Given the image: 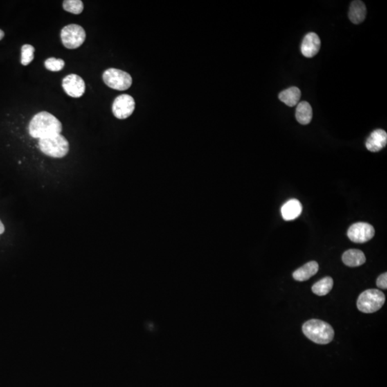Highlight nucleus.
<instances>
[{
  "instance_id": "1",
  "label": "nucleus",
  "mask_w": 387,
  "mask_h": 387,
  "mask_svg": "<svg viewBox=\"0 0 387 387\" xmlns=\"http://www.w3.org/2000/svg\"><path fill=\"white\" fill-rule=\"evenodd\" d=\"M62 124L51 113L42 111L32 118L29 125V133L32 138H46L60 134Z\"/></svg>"
},
{
  "instance_id": "20",
  "label": "nucleus",
  "mask_w": 387,
  "mask_h": 387,
  "mask_svg": "<svg viewBox=\"0 0 387 387\" xmlns=\"http://www.w3.org/2000/svg\"><path fill=\"white\" fill-rule=\"evenodd\" d=\"M35 48L31 45H24L21 49V64L23 66H28L33 60Z\"/></svg>"
},
{
  "instance_id": "21",
  "label": "nucleus",
  "mask_w": 387,
  "mask_h": 387,
  "mask_svg": "<svg viewBox=\"0 0 387 387\" xmlns=\"http://www.w3.org/2000/svg\"><path fill=\"white\" fill-rule=\"evenodd\" d=\"M45 66L50 71H60L65 67V61L62 59L50 57V58L47 59L46 62H45Z\"/></svg>"
},
{
  "instance_id": "13",
  "label": "nucleus",
  "mask_w": 387,
  "mask_h": 387,
  "mask_svg": "<svg viewBox=\"0 0 387 387\" xmlns=\"http://www.w3.org/2000/svg\"><path fill=\"white\" fill-rule=\"evenodd\" d=\"M319 269V266L316 261H311L298 268L293 273V277L297 281H307L311 277L316 274Z\"/></svg>"
},
{
  "instance_id": "7",
  "label": "nucleus",
  "mask_w": 387,
  "mask_h": 387,
  "mask_svg": "<svg viewBox=\"0 0 387 387\" xmlns=\"http://www.w3.org/2000/svg\"><path fill=\"white\" fill-rule=\"evenodd\" d=\"M135 106L136 104L132 96L128 94L120 95L113 101V115L118 119H126L134 112Z\"/></svg>"
},
{
  "instance_id": "19",
  "label": "nucleus",
  "mask_w": 387,
  "mask_h": 387,
  "mask_svg": "<svg viewBox=\"0 0 387 387\" xmlns=\"http://www.w3.org/2000/svg\"><path fill=\"white\" fill-rule=\"evenodd\" d=\"M64 9L66 12L79 14L84 10V3L80 0H66L64 2Z\"/></svg>"
},
{
  "instance_id": "10",
  "label": "nucleus",
  "mask_w": 387,
  "mask_h": 387,
  "mask_svg": "<svg viewBox=\"0 0 387 387\" xmlns=\"http://www.w3.org/2000/svg\"><path fill=\"white\" fill-rule=\"evenodd\" d=\"M320 39L318 35L314 32H309L303 38L302 42L301 53L305 57H313L319 52Z\"/></svg>"
},
{
  "instance_id": "5",
  "label": "nucleus",
  "mask_w": 387,
  "mask_h": 387,
  "mask_svg": "<svg viewBox=\"0 0 387 387\" xmlns=\"http://www.w3.org/2000/svg\"><path fill=\"white\" fill-rule=\"evenodd\" d=\"M61 40L68 49H76L84 44L86 34L80 25L71 24L66 25L61 30Z\"/></svg>"
},
{
  "instance_id": "4",
  "label": "nucleus",
  "mask_w": 387,
  "mask_h": 387,
  "mask_svg": "<svg viewBox=\"0 0 387 387\" xmlns=\"http://www.w3.org/2000/svg\"><path fill=\"white\" fill-rule=\"evenodd\" d=\"M385 303L384 293L377 289H369L360 295L357 300V308L361 312H377Z\"/></svg>"
},
{
  "instance_id": "24",
  "label": "nucleus",
  "mask_w": 387,
  "mask_h": 387,
  "mask_svg": "<svg viewBox=\"0 0 387 387\" xmlns=\"http://www.w3.org/2000/svg\"><path fill=\"white\" fill-rule=\"evenodd\" d=\"M4 36H5V33H4L3 30H0V40L3 39Z\"/></svg>"
},
{
  "instance_id": "11",
  "label": "nucleus",
  "mask_w": 387,
  "mask_h": 387,
  "mask_svg": "<svg viewBox=\"0 0 387 387\" xmlns=\"http://www.w3.org/2000/svg\"><path fill=\"white\" fill-rule=\"evenodd\" d=\"M387 144V134L383 129H377L371 134L367 138L366 147L372 152H378L386 147Z\"/></svg>"
},
{
  "instance_id": "14",
  "label": "nucleus",
  "mask_w": 387,
  "mask_h": 387,
  "mask_svg": "<svg viewBox=\"0 0 387 387\" xmlns=\"http://www.w3.org/2000/svg\"><path fill=\"white\" fill-rule=\"evenodd\" d=\"M342 260L345 266L355 268L362 266L366 262V256L362 251L359 250L352 249L347 250L343 254Z\"/></svg>"
},
{
  "instance_id": "6",
  "label": "nucleus",
  "mask_w": 387,
  "mask_h": 387,
  "mask_svg": "<svg viewBox=\"0 0 387 387\" xmlns=\"http://www.w3.org/2000/svg\"><path fill=\"white\" fill-rule=\"evenodd\" d=\"M103 79L106 86L117 91H126L132 84V77L129 73L116 68L106 70Z\"/></svg>"
},
{
  "instance_id": "23",
  "label": "nucleus",
  "mask_w": 387,
  "mask_h": 387,
  "mask_svg": "<svg viewBox=\"0 0 387 387\" xmlns=\"http://www.w3.org/2000/svg\"><path fill=\"white\" fill-rule=\"evenodd\" d=\"M5 232V226H4L3 223L0 220V234H3Z\"/></svg>"
},
{
  "instance_id": "8",
  "label": "nucleus",
  "mask_w": 387,
  "mask_h": 387,
  "mask_svg": "<svg viewBox=\"0 0 387 387\" xmlns=\"http://www.w3.org/2000/svg\"><path fill=\"white\" fill-rule=\"evenodd\" d=\"M375 230L374 227L366 222H357L352 225L349 228V238L352 242L356 243H364L373 238Z\"/></svg>"
},
{
  "instance_id": "9",
  "label": "nucleus",
  "mask_w": 387,
  "mask_h": 387,
  "mask_svg": "<svg viewBox=\"0 0 387 387\" xmlns=\"http://www.w3.org/2000/svg\"><path fill=\"white\" fill-rule=\"evenodd\" d=\"M63 88L69 96L80 98L86 91V84L82 77L75 74L68 75L63 80Z\"/></svg>"
},
{
  "instance_id": "22",
  "label": "nucleus",
  "mask_w": 387,
  "mask_h": 387,
  "mask_svg": "<svg viewBox=\"0 0 387 387\" xmlns=\"http://www.w3.org/2000/svg\"><path fill=\"white\" fill-rule=\"evenodd\" d=\"M377 286L378 288L381 289L386 290L387 289V274L386 273H383L378 278L377 280Z\"/></svg>"
},
{
  "instance_id": "3",
  "label": "nucleus",
  "mask_w": 387,
  "mask_h": 387,
  "mask_svg": "<svg viewBox=\"0 0 387 387\" xmlns=\"http://www.w3.org/2000/svg\"><path fill=\"white\" fill-rule=\"evenodd\" d=\"M69 143L63 135L39 140V148L43 154L53 158H63L69 152Z\"/></svg>"
},
{
  "instance_id": "15",
  "label": "nucleus",
  "mask_w": 387,
  "mask_h": 387,
  "mask_svg": "<svg viewBox=\"0 0 387 387\" xmlns=\"http://www.w3.org/2000/svg\"><path fill=\"white\" fill-rule=\"evenodd\" d=\"M366 16V7L362 1H353L349 8V17L354 24H360Z\"/></svg>"
},
{
  "instance_id": "16",
  "label": "nucleus",
  "mask_w": 387,
  "mask_h": 387,
  "mask_svg": "<svg viewBox=\"0 0 387 387\" xmlns=\"http://www.w3.org/2000/svg\"><path fill=\"white\" fill-rule=\"evenodd\" d=\"M278 97L279 99L286 105L289 107H293L298 105L299 103L300 97H301V92L299 88L293 86V87L284 90L279 94Z\"/></svg>"
},
{
  "instance_id": "2",
  "label": "nucleus",
  "mask_w": 387,
  "mask_h": 387,
  "mask_svg": "<svg viewBox=\"0 0 387 387\" xmlns=\"http://www.w3.org/2000/svg\"><path fill=\"white\" fill-rule=\"evenodd\" d=\"M304 335L318 344H328L333 341L334 331L332 327L323 320H308L303 325Z\"/></svg>"
},
{
  "instance_id": "17",
  "label": "nucleus",
  "mask_w": 387,
  "mask_h": 387,
  "mask_svg": "<svg viewBox=\"0 0 387 387\" xmlns=\"http://www.w3.org/2000/svg\"><path fill=\"white\" fill-rule=\"evenodd\" d=\"M296 118L298 123L302 125H307L311 123L313 118V110L309 103H298L296 108Z\"/></svg>"
},
{
  "instance_id": "18",
  "label": "nucleus",
  "mask_w": 387,
  "mask_h": 387,
  "mask_svg": "<svg viewBox=\"0 0 387 387\" xmlns=\"http://www.w3.org/2000/svg\"><path fill=\"white\" fill-rule=\"evenodd\" d=\"M334 286V280L331 277H325L315 283L312 287L314 294L318 296H324L330 293Z\"/></svg>"
},
{
  "instance_id": "12",
  "label": "nucleus",
  "mask_w": 387,
  "mask_h": 387,
  "mask_svg": "<svg viewBox=\"0 0 387 387\" xmlns=\"http://www.w3.org/2000/svg\"><path fill=\"white\" fill-rule=\"evenodd\" d=\"M303 211L301 203L298 199H291L282 205L281 214L286 221H291L298 218Z\"/></svg>"
}]
</instances>
